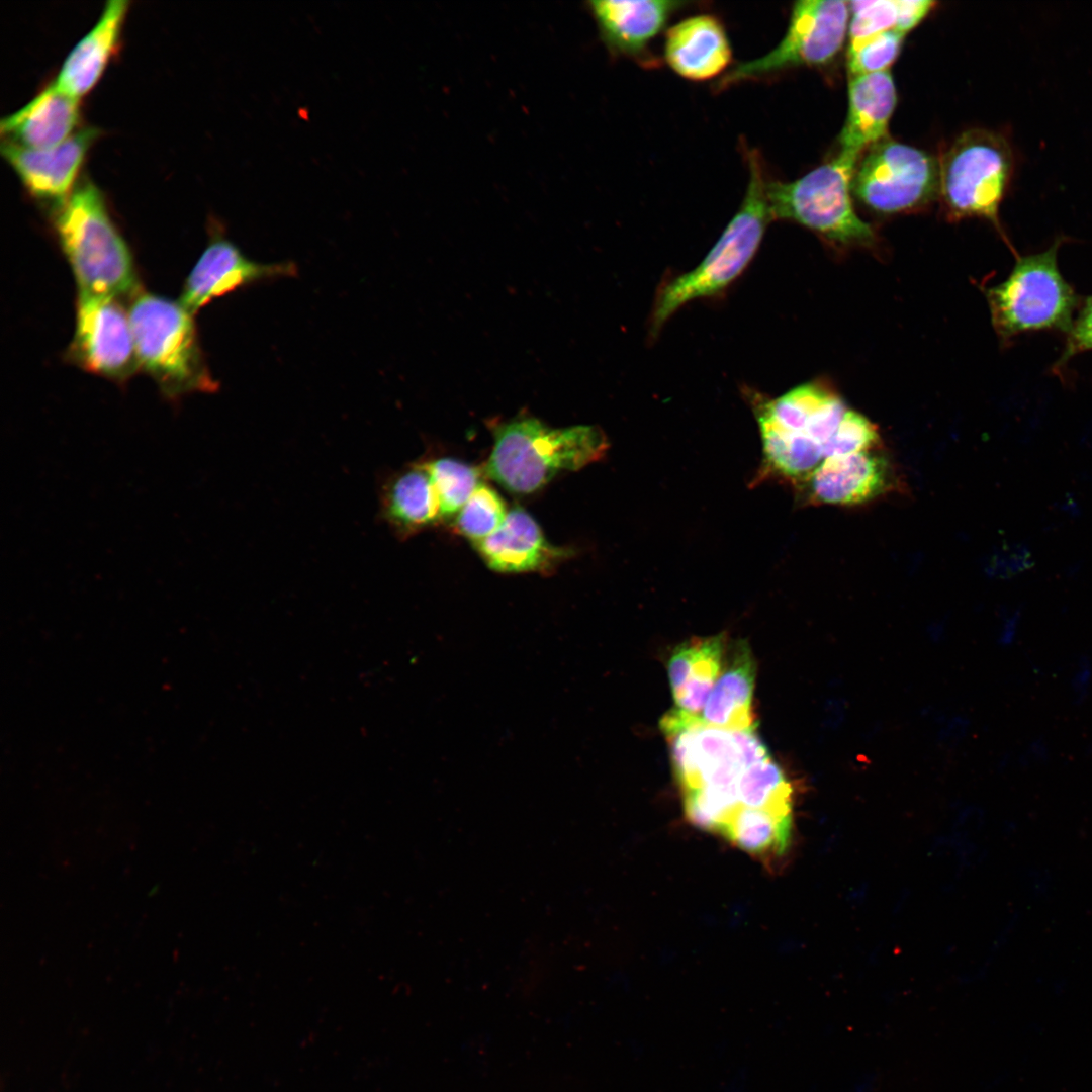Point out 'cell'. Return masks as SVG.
<instances>
[{
	"instance_id": "2",
	"label": "cell",
	"mask_w": 1092,
	"mask_h": 1092,
	"mask_svg": "<svg viewBox=\"0 0 1092 1092\" xmlns=\"http://www.w3.org/2000/svg\"><path fill=\"white\" fill-rule=\"evenodd\" d=\"M660 728L681 795H696L727 810L739 807L741 772L770 756L755 730L716 728L705 724L701 715L675 708L664 714Z\"/></svg>"
},
{
	"instance_id": "31",
	"label": "cell",
	"mask_w": 1092,
	"mask_h": 1092,
	"mask_svg": "<svg viewBox=\"0 0 1092 1092\" xmlns=\"http://www.w3.org/2000/svg\"><path fill=\"white\" fill-rule=\"evenodd\" d=\"M1052 888V876L1043 869H1032L1027 873V890L1035 898L1049 895Z\"/></svg>"
},
{
	"instance_id": "3",
	"label": "cell",
	"mask_w": 1092,
	"mask_h": 1092,
	"mask_svg": "<svg viewBox=\"0 0 1092 1092\" xmlns=\"http://www.w3.org/2000/svg\"><path fill=\"white\" fill-rule=\"evenodd\" d=\"M53 226L79 292L119 297L136 289L130 250L114 224L101 190L79 179L54 207Z\"/></svg>"
},
{
	"instance_id": "25",
	"label": "cell",
	"mask_w": 1092,
	"mask_h": 1092,
	"mask_svg": "<svg viewBox=\"0 0 1092 1092\" xmlns=\"http://www.w3.org/2000/svg\"><path fill=\"white\" fill-rule=\"evenodd\" d=\"M507 514L499 494L481 483L458 512L455 526L459 533L475 543L497 530Z\"/></svg>"
},
{
	"instance_id": "13",
	"label": "cell",
	"mask_w": 1092,
	"mask_h": 1092,
	"mask_svg": "<svg viewBox=\"0 0 1092 1092\" xmlns=\"http://www.w3.org/2000/svg\"><path fill=\"white\" fill-rule=\"evenodd\" d=\"M799 485L815 505L858 506L889 492L895 473L881 448L825 458Z\"/></svg>"
},
{
	"instance_id": "10",
	"label": "cell",
	"mask_w": 1092,
	"mask_h": 1092,
	"mask_svg": "<svg viewBox=\"0 0 1092 1092\" xmlns=\"http://www.w3.org/2000/svg\"><path fill=\"white\" fill-rule=\"evenodd\" d=\"M938 191V162L925 151L888 136L860 156L851 181L852 195L880 214L919 209Z\"/></svg>"
},
{
	"instance_id": "4",
	"label": "cell",
	"mask_w": 1092,
	"mask_h": 1092,
	"mask_svg": "<svg viewBox=\"0 0 1092 1092\" xmlns=\"http://www.w3.org/2000/svg\"><path fill=\"white\" fill-rule=\"evenodd\" d=\"M608 447L597 427L551 428L535 418L512 420L494 432L485 473L507 490L534 492L564 470L599 460Z\"/></svg>"
},
{
	"instance_id": "21",
	"label": "cell",
	"mask_w": 1092,
	"mask_h": 1092,
	"mask_svg": "<svg viewBox=\"0 0 1092 1092\" xmlns=\"http://www.w3.org/2000/svg\"><path fill=\"white\" fill-rule=\"evenodd\" d=\"M724 634L693 638L675 647L667 672L675 709L700 715L725 660Z\"/></svg>"
},
{
	"instance_id": "9",
	"label": "cell",
	"mask_w": 1092,
	"mask_h": 1092,
	"mask_svg": "<svg viewBox=\"0 0 1092 1092\" xmlns=\"http://www.w3.org/2000/svg\"><path fill=\"white\" fill-rule=\"evenodd\" d=\"M850 11L842 0H801L793 4L784 37L767 54L731 66L713 89L722 92L746 82L768 81L802 67H822L840 52Z\"/></svg>"
},
{
	"instance_id": "11",
	"label": "cell",
	"mask_w": 1092,
	"mask_h": 1092,
	"mask_svg": "<svg viewBox=\"0 0 1092 1092\" xmlns=\"http://www.w3.org/2000/svg\"><path fill=\"white\" fill-rule=\"evenodd\" d=\"M117 298L79 292L68 357L89 372L123 380L139 362L129 315Z\"/></svg>"
},
{
	"instance_id": "28",
	"label": "cell",
	"mask_w": 1092,
	"mask_h": 1092,
	"mask_svg": "<svg viewBox=\"0 0 1092 1092\" xmlns=\"http://www.w3.org/2000/svg\"><path fill=\"white\" fill-rule=\"evenodd\" d=\"M881 448L877 426L862 414L850 408L834 435L822 447L825 458Z\"/></svg>"
},
{
	"instance_id": "6",
	"label": "cell",
	"mask_w": 1092,
	"mask_h": 1092,
	"mask_svg": "<svg viewBox=\"0 0 1092 1092\" xmlns=\"http://www.w3.org/2000/svg\"><path fill=\"white\" fill-rule=\"evenodd\" d=\"M859 157L840 152L793 181L768 180L772 220L799 223L828 242L869 247L876 234L853 206L851 181Z\"/></svg>"
},
{
	"instance_id": "16",
	"label": "cell",
	"mask_w": 1092,
	"mask_h": 1092,
	"mask_svg": "<svg viewBox=\"0 0 1092 1092\" xmlns=\"http://www.w3.org/2000/svg\"><path fill=\"white\" fill-rule=\"evenodd\" d=\"M663 59L688 81L718 80L732 63V47L724 23L707 13L680 20L666 30Z\"/></svg>"
},
{
	"instance_id": "29",
	"label": "cell",
	"mask_w": 1092,
	"mask_h": 1092,
	"mask_svg": "<svg viewBox=\"0 0 1092 1092\" xmlns=\"http://www.w3.org/2000/svg\"><path fill=\"white\" fill-rule=\"evenodd\" d=\"M1066 335L1063 352L1053 366L1059 374L1074 356L1092 350V295L1085 298Z\"/></svg>"
},
{
	"instance_id": "7",
	"label": "cell",
	"mask_w": 1092,
	"mask_h": 1092,
	"mask_svg": "<svg viewBox=\"0 0 1092 1092\" xmlns=\"http://www.w3.org/2000/svg\"><path fill=\"white\" fill-rule=\"evenodd\" d=\"M1062 243L1057 238L1045 251L1017 257L1009 276L986 290L992 325L1003 343L1025 333L1070 331L1080 299L1058 267Z\"/></svg>"
},
{
	"instance_id": "8",
	"label": "cell",
	"mask_w": 1092,
	"mask_h": 1092,
	"mask_svg": "<svg viewBox=\"0 0 1092 1092\" xmlns=\"http://www.w3.org/2000/svg\"><path fill=\"white\" fill-rule=\"evenodd\" d=\"M939 164V191L949 217H981L1002 234L999 208L1014 171V156L1000 133L972 128L947 148Z\"/></svg>"
},
{
	"instance_id": "12",
	"label": "cell",
	"mask_w": 1092,
	"mask_h": 1092,
	"mask_svg": "<svg viewBox=\"0 0 1092 1092\" xmlns=\"http://www.w3.org/2000/svg\"><path fill=\"white\" fill-rule=\"evenodd\" d=\"M295 274L296 266L292 262H256L216 234L189 273L179 302L194 315L212 299L241 287Z\"/></svg>"
},
{
	"instance_id": "30",
	"label": "cell",
	"mask_w": 1092,
	"mask_h": 1092,
	"mask_svg": "<svg viewBox=\"0 0 1092 1092\" xmlns=\"http://www.w3.org/2000/svg\"><path fill=\"white\" fill-rule=\"evenodd\" d=\"M898 17L894 29L906 35L917 26L936 5L928 0H896Z\"/></svg>"
},
{
	"instance_id": "18",
	"label": "cell",
	"mask_w": 1092,
	"mask_h": 1092,
	"mask_svg": "<svg viewBox=\"0 0 1092 1092\" xmlns=\"http://www.w3.org/2000/svg\"><path fill=\"white\" fill-rule=\"evenodd\" d=\"M896 104V87L889 71L851 76L839 151L860 158L864 150L886 139Z\"/></svg>"
},
{
	"instance_id": "26",
	"label": "cell",
	"mask_w": 1092,
	"mask_h": 1092,
	"mask_svg": "<svg viewBox=\"0 0 1092 1092\" xmlns=\"http://www.w3.org/2000/svg\"><path fill=\"white\" fill-rule=\"evenodd\" d=\"M848 24V49L864 40L894 29L898 10L896 0L850 1Z\"/></svg>"
},
{
	"instance_id": "17",
	"label": "cell",
	"mask_w": 1092,
	"mask_h": 1092,
	"mask_svg": "<svg viewBox=\"0 0 1092 1092\" xmlns=\"http://www.w3.org/2000/svg\"><path fill=\"white\" fill-rule=\"evenodd\" d=\"M80 99L52 82L29 102L0 122L2 142L44 150L59 146L79 129Z\"/></svg>"
},
{
	"instance_id": "22",
	"label": "cell",
	"mask_w": 1092,
	"mask_h": 1092,
	"mask_svg": "<svg viewBox=\"0 0 1092 1092\" xmlns=\"http://www.w3.org/2000/svg\"><path fill=\"white\" fill-rule=\"evenodd\" d=\"M755 664L745 641L736 642L701 715L705 724L732 731H752Z\"/></svg>"
},
{
	"instance_id": "24",
	"label": "cell",
	"mask_w": 1092,
	"mask_h": 1092,
	"mask_svg": "<svg viewBox=\"0 0 1092 1092\" xmlns=\"http://www.w3.org/2000/svg\"><path fill=\"white\" fill-rule=\"evenodd\" d=\"M423 464L437 491L442 517L458 513L481 484L479 469L464 462L441 458Z\"/></svg>"
},
{
	"instance_id": "19",
	"label": "cell",
	"mask_w": 1092,
	"mask_h": 1092,
	"mask_svg": "<svg viewBox=\"0 0 1092 1092\" xmlns=\"http://www.w3.org/2000/svg\"><path fill=\"white\" fill-rule=\"evenodd\" d=\"M128 1L110 0L94 26L64 60L53 84L80 99L91 90L117 51L128 10Z\"/></svg>"
},
{
	"instance_id": "5",
	"label": "cell",
	"mask_w": 1092,
	"mask_h": 1092,
	"mask_svg": "<svg viewBox=\"0 0 1092 1092\" xmlns=\"http://www.w3.org/2000/svg\"><path fill=\"white\" fill-rule=\"evenodd\" d=\"M139 367L169 400L193 392H213L212 378L191 314L180 302L141 292L128 309Z\"/></svg>"
},
{
	"instance_id": "14",
	"label": "cell",
	"mask_w": 1092,
	"mask_h": 1092,
	"mask_svg": "<svg viewBox=\"0 0 1092 1092\" xmlns=\"http://www.w3.org/2000/svg\"><path fill=\"white\" fill-rule=\"evenodd\" d=\"M689 4L670 0L588 2L609 51L647 69L659 65L658 58L651 52V42L664 30L670 17Z\"/></svg>"
},
{
	"instance_id": "1",
	"label": "cell",
	"mask_w": 1092,
	"mask_h": 1092,
	"mask_svg": "<svg viewBox=\"0 0 1092 1092\" xmlns=\"http://www.w3.org/2000/svg\"><path fill=\"white\" fill-rule=\"evenodd\" d=\"M743 150L748 182L742 203L703 261L660 285L649 320L652 337L685 304L724 291L748 266L772 221L767 198L769 178L762 156L746 145Z\"/></svg>"
},
{
	"instance_id": "27",
	"label": "cell",
	"mask_w": 1092,
	"mask_h": 1092,
	"mask_svg": "<svg viewBox=\"0 0 1092 1092\" xmlns=\"http://www.w3.org/2000/svg\"><path fill=\"white\" fill-rule=\"evenodd\" d=\"M904 34L891 29L848 49L847 66L851 76L888 71L897 59Z\"/></svg>"
},
{
	"instance_id": "20",
	"label": "cell",
	"mask_w": 1092,
	"mask_h": 1092,
	"mask_svg": "<svg viewBox=\"0 0 1092 1092\" xmlns=\"http://www.w3.org/2000/svg\"><path fill=\"white\" fill-rule=\"evenodd\" d=\"M485 563L498 572H527L549 567L561 551L545 539L539 525L516 506L492 534L475 542Z\"/></svg>"
},
{
	"instance_id": "15",
	"label": "cell",
	"mask_w": 1092,
	"mask_h": 1092,
	"mask_svg": "<svg viewBox=\"0 0 1092 1092\" xmlns=\"http://www.w3.org/2000/svg\"><path fill=\"white\" fill-rule=\"evenodd\" d=\"M99 134L97 127H80L59 146L44 150L2 142L1 153L29 194L55 207L74 189L86 155Z\"/></svg>"
},
{
	"instance_id": "23",
	"label": "cell",
	"mask_w": 1092,
	"mask_h": 1092,
	"mask_svg": "<svg viewBox=\"0 0 1092 1092\" xmlns=\"http://www.w3.org/2000/svg\"><path fill=\"white\" fill-rule=\"evenodd\" d=\"M380 503L382 518L402 536L442 518L437 491L423 462L414 463L387 479Z\"/></svg>"
}]
</instances>
